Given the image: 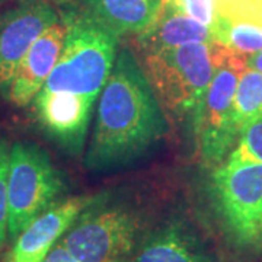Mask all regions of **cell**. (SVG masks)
Wrapping results in <instances>:
<instances>
[{
	"label": "cell",
	"mask_w": 262,
	"mask_h": 262,
	"mask_svg": "<svg viewBox=\"0 0 262 262\" xmlns=\"http://www.w3.org/2000/svg\"><path fill=\"white\" fill-rule=\"evenodd\" d=\"M246 66L249 69H253V70L262 73V50L258 51V53H255V54L246 56Z\"/></svg>",
	"instance_id": "22"
},
{
	"label": "cell",
	"mask_w": 262,
	"mask_h": 262,
	"mask_svg": "<svg viewBox=\"0 0 262 262\" xmlns=\"http://www.w3.org/2000/svg\"><path fill=\"white\" fill-rule=\"evenodd\" d=\"M229 158L262 163V118L252 122L241 133L236 147L229 153Z\"/></svg>",
	"instance_id": "18"
},
{
	"label": "cell",
	"mask_w": 262,
	"mask_h": 262,
	"mask_svg": "<svg viewBox=\"0 0 262 262\" xmlns=\"http://www.w3.org/2000/svg\"><path fill=\"white\" fill-rule=\"evenodd\" d=\"M214 75L207 92L203 121L198 136L201 159L207 166L217 168L225 162L239 134L233 124L236 89L246 70V56L237 54L214 42Z\"/></svg>",
	"instance_id": "6"
},
{
	"label": "cell",
	"mask_w": 262,
	"mask_h": 262,
	"mask_svg": "<svg viewBox=\"0 0 262 262\" xmlns=\"http://www.w3.org/2000/svg\"><path fill=\"white\" fill-rule=\"evenodd\" d=\"M95 196H73L56 203L29 223L15 239L8 262H42Z\"/></svg>",
	"instance_id": "10"
},
{
	"label": "cell",
	"mask_w": 262,
	"mask_h": 262,
	"mask_svg": "<svg viewBox=\"0 0 262 262\" xmlns=\"http://www.w3.org/2000/svg\"><path fill=\"white\" fill-rule=\"evenodd\" d=\"M261 3H262V0H261Z\"/></svg>",
	"instance_id": "24"
},
{
	"label": "cell",
	"mask_w": 262,
	"mask_h": 262,
	"mask_svg": "<svg viewBox=\"0 0 262 262\" xmlns=\"http://www.w3.org/2000/svg\"><path fill=\"white\" fill-rule=\"evenodd\" d=\"M217 16L229 22H253L262 25L261 0H215Z\"/></svg>",
	"instance_id": "17"
},
{
	"label": "cell",
	"mask_w": 262,
	"mask_h": 262,
	"mask_svg": "<svg viewBox=\"0 0 262 262\" xmlns=\"http://www.w3.org/2000/svg\"><path fill=\"white\" fill-rule=\"evenodd\" d=\"M94 105L82 96L42 89L34 99L35 115L42 130L72 155L83 150Z\"/></svg>",
	"instance_id": "9"
},
{
	"label": "cell",
	"mask_w": 262,
	"mask_h": 262,
	"mask_svg": "<svg viewBox=\"0 0 262 262\" xmlns=\"http://www.w3.org/2000/svg\"><path fill=\"white\" fill-rule=\"evenodd\" d=\"M0 2H2V0H0Z\"/></svg>",
	"instance_id": "25"
},
{
	"label": "cell",
	"mask_w": 262,
	"mask_h": 262,
	"mask_svg": "<svg viewBox=\"0 0 262 262\" xmlns=\"http://www.w3.org/2000/svg\"><path fill=\"white\" fill-rule=\"evenodd\" d=\"M179 6L187 13L189 18H192L201 25L211 27L214 25L215 16V0H178Z\"/></svg>",
	"instance_id": "20"
},
{
	"label": "cell",
	"mask_w": 262,
	"mask_h": 262,
	"mask_svg": "<svg viewBox=\"0 0 262 262\" xmlns=\"http://www.w3.org/2000/svg\"><path fill=\"white\" fill-rule=\"evenodd\" d=\"M262 118V73L246 67L237 83L233 106V124L237 134Z\"/></svg>",
	"instance_id": "15"
},
{
	"label": "cell",
	"mask_w": 262,
	"mask_h": 262,
	"mask_svg": "<svg viewBox=\"0 0 262 262\" xmlns=\"http://www.w3.org/2000/svg\"><path fill=\"white\" fill-rule=\"evenodd\" d=\"M191 42H213V34L208 27L189 18L178 0H163L158 18L137 35V44L143 54Z\"/></svg>",
	"instance_id": "12"
},
{
	"label": "cell",
	"mask_w": 262,
	"mask_h": 262,
	"mask_svg": "<svg viewBox=\"0 0 262 262\" xmlns=\"http://www.w3.org/2000/svg\"><path fill=\"white\" fill-rule=\"evenodd\" d=\"M60 19L48 0H18L0 13V91L8 94L22 58L38 37Z\"/></svg>",
	"instance_id": "8"
},
{
	"label": "cell",
	"mask_w": 262,
	"mask_h": 262,
	"mask_svg": "<svg viewBox=\"0 0 262 262\" xmlns=\"http://www.w3.org/2000/svg\"><path fill=\"white\" fill-rule=\"evenodd\" d=\"M137 262H210L200 249L195 237L182 225H170L156 230L143 244Z\"/></svg>",
	"instance_id": "14"
},
{
	"label": "cell",
	"mask_w": 262,
	"mask_h": 262,
	"mask_svg": "<svg viewBox=\"0 0 262 262\" xmlns=\"http://www.w3.org/2000/svg\"><path fill=\"white\" fill-rule=\"evenodd\" d=\"M211 34L214 42L242 56H251L262 50V25L259 24L229 22L215 16Z\"/></svg>",
	"instance_id": "16"
},
{
	"label": "cell",
	"mask_w": 262,
	"mask_h": 262,
	"mask_svg": "<svg viewBox=\"0 0 262 262\" xmlns=\"http://www.w3.org/2000/svg\"><path fill=\"white\" fill-rule=\"evenodd\" d=\"M139 229L130 210L92 203L60 241L80 262H121L136 248Z\"/></svg>",
	"instance_id": "7"
},
{
	"label": "cell",
	"mask_w": 262,
	"mask_h": 262,
	"mask_svg": "<svg viewBox=\"0 0 262 262\" xmlns=\"http://www.w3.org/2000/svg\"><path fill=\"white\" fill-rule=\"evenodd\" d=\"M10 147L0 140V249L9 237V203H8V172Z\"/></svg>",
	"instance_id": "19"
},
{
	"label": "cell",
	"mask_w": 262,
	"mask_h": 262,
	"mask_svg": "<svg viewBox=\"0 0 262 262\" xmlns=\"http://www.w3.org/2000/svg\"><path fill=\"white\" fill-rule=\"evenodd\" d=\"M121 262H125V261H121Z\"/></svg>",
	"instance_id": "23"
},
{
	"label": "cell",
	"mask_w": 262,
	"mask_h": 262,
	"mask_svg": "<svg viewBox=\"0 0 262 262\" xmlns=\"http://www.w3.org/2000/svg\"><path fill=\"white\" fill-rule=\"evenodd\" d=\"M213 42H191L143 54V70L163 111L200 136L207 92L214 75Z\"/></svg>",
	"instance_id": "2"
},
{
	"label": "cell",
	"mask_w": 262,
	"mask_h": 262,
	"mask_svg": "<svg viewBox=\"0 0 262 262\" xmlns=\"http://www.w3.org/2000/svg\"><path fill=\"white\" fill-rule=\"evenodd\" d=\"M64 46L42 91L64 92L96 102L117 58L118 35L88 9L61 12Z\"/></svg>",
	"instance_id": "3"
},
{
	"label": "cell",
	"mask_w": 262,
	"mask_h": 262,
	"mask_svg": "<svg viewBox=\"0 0 262 262\" xmlns=\"http://www.w3.org/2000/svg\"><path fill=\"white\" fill-rule=\"evenodd\" d=\"M42 262H80L76 256H73V253L70 252L64 245L61 244V241H58L54 248L48 252L46 256V259Z\"/></svg>",
	"instance_id": "21"
},
{
	"label": "cell",
	"mask_w": 262,
	"mask_h": 262,
	"mask_svg": "<svg viewBox=\"0 0 262 262\" xmlns=\"http://www.w3.org/2000/svg\"><path fill=\"white\" fill-rule=\"evenodd\" d=\"M66 34L67 24L60 13V19L38 37L22 58L6 94L10 102L16 106H28L34 102L58 61Z\"/></svg>",
	"instance_id": "11"
},
{
	"label": "cell",
	"mask_w": 262,
	"mask_h": 262,
	"mask_svg": "<svg viewBox=\"0 0 262 262\" xmlns=\"http://www.w3.org/2000/svg\"><path fill=\"white\" fill-rule=\"evenodd\" d=\"M215 214L229 242L262 253V163L227 158L213 172Z\"/></svg>",
	"instance_id": "4"
},
{
	"label": "cell",
	"mask_w": 262,
	"mask_h": 262,
	"mask_svg": "<svg viewBox=\"0 0 262 262\" xmlns=\"http://www.w3.org/2000/svg\"><path fill=\"white\" fill-rule=\"evenodd\" d=\"M64 182L47 155L32 141L10 146L8 172L9 237L16 239L27 226L57 203Z\"/></svg>",
	"instance_id": "5"
},
{
	"label": "cell",
	"mask_w": 262,
	"mask_h": 262,
	"mask_svg": "<svg viewBox=\"0 0 262 262\" xmlns=\"http://www.w3.org/2000/svg\"><path fill=\"white\" fill-rule=\"evenodd\" d=\"M83 3L118 37H137L158 18L163 0H83Z\"/></svg>",
	"instance_id": "13"
},
{
	"label": "cell",
	"mask_w": 262,
	"mask_h": 262,
	"mask_svg": "<svg viewBox=\"0 0 262 262\" xmlns=\"http://www.w3.org/2000/svg\"><path fill=\"white\" fill-rule=\"evenodd\" d=\"M168 130L166 113L143 66L130 48H121L99 95L86 168L108 170L130 165L156 146Z\"/></svg>",
	"instance_id": "1"
}]
</instances>
